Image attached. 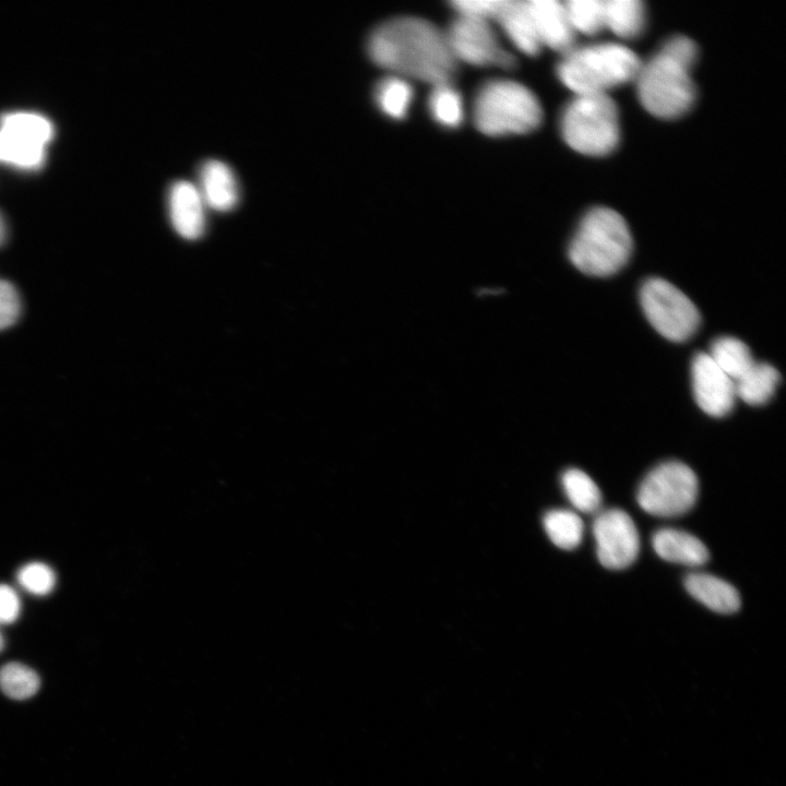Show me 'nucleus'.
<instances>
[{"mask_svg":"<svg viewBox=\"0 0 786 786\" xmlns=\"http://www.w3.org/2000/svg\"><path fill=\"white\" fill-rule=\"evenodd\" d=\"M372 61L382 68L433 86L451 83L457 61L445 34L419 17H396L379 25L368 39Z\"/></svg>","mask_w":786,"mask_h":786,"instance_id":"nucleus-1","label":"nucleus"},{"mask_svg":"<svg viewBox=\"0 0 786 786\" xmlns=\"http://www.w3.org/2000/svg\"><path fill=\"white\" fill-rule=\"evenodd\" d=\"M632 248L626 219L610 207L597 206L581 219L569 246V258L584 274L609 276L627 264Z\"/></svg>","mask_w":786,"mask_h":786,"instance_id":"nucleus-2","label":"nucleus"},{"mask_svg":"<svg viewBox=\"0 0 786 786\" xmlns=\"http://www.w3.org/2000/svg\"><path fill=\"white\" fill-rule=\"evenodd\" d=\"M642 61L630 48L600 43L572 48L557 67L558 79L575 95L607 94L634 81Z\"/></svg>","mask_w":786,"mask_h":786,"instance_id":"nucleus-3","label":"nucleus"},{"mask_svg":"<svg viewBox=\"0 0 786 786\" xmlns=\"http://www.w3.org/2000/svg\"><path fill=\"white\" fill-rule=\"evenodd\" d=\"M473 112L477 129L491 136L531 132L543 118L535 94L510 80H492L481 85L475 95Z\"/></svg>","mask_w":786,"mask_h":786,"instance_id":"nucleus-4","label":"nucleus"},{"mask_svg":"<svg viewBox=\"0 0 786 786\" xmlns=\"http://www.w3.org/2000/svg\"><path fill=\"white\" fill-rule=\"evenodd\" d=\"M691 70L692 66L662 47L641 64L634 80L641 105L660 119H676L687 114L696 98Z\"/></svg>","mask_w":786,"mask_h":786,"instance_id":"nucleus-5","label":"nucleus"},{"mask_svg":"<svg viewBox=\"0 0 786 786\" xmlns=\"http://www.w3.org/2000/svg\"><path fill=\"white\" fill-rule=\"evenodd\" d=\"M560 130L574 151L588 156L608 155L620 141L617 104L608 94L575 95L562 111Z\"/></svg>","mask_w":786,"mask_h":786,"instance_id":"nucleus-6","label":"nucleus"},{"mask_svg":"<svg viewBox=\"0 0 786 786\" xmlns=\"http://www.w3.org/2000/svg\"><path fill=\"white\" fill-rule=\"evenodd\" d=\"M698 496L695 473L682 462L667 461L652 468L642 479L636 500L651 515L676 517L690 511Z\"/></svg>","mask_w":786,"mask_h":786,"instance_id":"nucleus-7","label":"nucleus"},{"mask_svg":"<svg viewBox=\"0 0 786 786\" xmlns=\"http://www.w3.org/2000/svg\"><path fill=\"white\" fill-rule=\"evenodd\" d=\"M640 302L648 322L667 340L683 342L700 325V312L695 305L664 278L646 279L640 289Z\"/></svg>","mask_w":786,"mask_h":786,"instance_id":"nucleus-8","label":"nucleus"},{"mask_svg":"<svg viewBox=\"0 0 786 786\" xmlns=\"http://www.w3.org/2000/svg\"><path fill=\"white\" fill-rule=\"evenodd\" d=\"M445 37L456 61L505 69L515 64L514 57L501 47L488 21L457 14Z\"/></svg>","mask_w":786,"mask_h":786,"instance_id":"nucleus-9","label":"nucleus"},{"mask_svg":"<svg viewBox=\"0 0 786 786\" xmlns=\"http://www.w3.org/2000/svg\"><path fill=\"white\" fill-rule=\"evenodd\" d=\"M598 561L607 569L621 570L631 565L640 551L638 528L631 516L614 508L596 513L593 521Z\"/></svg>","mask_w":786,"mask_h":786,"instance_id":"nucleus-10","label":"nucleus"},{"mask_svg":"<svg viewBox=\"0 0 786 786\" xmlns=\"http://www.w3.org/2000/svg\"><path fill=\"white\" fill-rule=\"evenodd\" d=\"M691 378L693 396L704 413L723 417L731 412L737 400L735 383L707 353L693 357Z\"/></svg>","mask_w":786,"mask_h":786,"instance_id":"nucleus-11","label":"nucleus"},{"mask_svg":"<svg viewBox=\"0 0 786 786\" xmlns=\"http://www.w3.org/2000/svg\"><path fill=\"white\" fill-rule=\"evenodd\" d=\"M167 204L171 225L181 237L193 240L203 235L206 205L196 184L175 181L168 190Z\"/></svg>","mask_w":786,"mask_h":786,"instance_id":"nucleus-12","label":"nucleus"},{"mask_svg":"<svg viewBox=\"0 0 786 786\" xmlns=\"http://www.w3.org/2000/svg\"><path fill=\"white\" fill-rule=\"evenodd\" d=\"M527 4L541 47L547 46L564 53L574 48L575 32L563 2L528 0Z\"/></svg>","mask_w":786,"mask_h":786,"instance_id":"nucleus-13","label":"nucleus"},{"mask_svg":"<svg viewBox=\"0 0 786 786\" xmlns=\"http://www.w3.org/2000/svg\"><path fill=\"white\" fill-rule=\"evenodd\" d=\"M196 187L206 207L214 211H231L239 201V188L235 174L222 160L207 159L201 165Z\"/></svg>","mask_w":786,"mask_h":786,"instance_id":"nucleus-14","label":"nucleus"},{"mask_svg":"<svg viewBox=\"0 0 786 786\" xmlns=\"http://www.w3.org/2000/svg\"><path fill=\"white\" fill-rule=\"evenodd\" d=\"M652 546L662 559L687 567L703 565L710 558L702 540L682 529L665 527L656 531Z\"/></svg>","mask_w":786,"mask_h":786,"instance_id":"nucleus-15","label":"nucleus"},{"mask_svg":"<svg viewBox=\"0 0 786 786\" xmlns=\"http://www.w3.org/2000/svg\"><path fill=\"white\" fill-rule=\"evenodd\" d=\"M687 592L713 611L733 614L740 608L738 591L725 580L715 575L692 572L684 577Z\"/></svg>","mask_w":786,"mask_h":786,"instance_id":"nucleus-16","label":"nucleus"},{"mask_svg":"<svg viewBox=\"0 0 786 786\" xmlns=\"http://www.w3.org/2000/svg\"><path fill=\"white\" fill-rule=\"evenodd\" d=\"M496 21L520 51L528 56L539 53L541 44L527 1L504 0Z\"/></svg>","mask_w":786,"mask_h":786,"instance_id":"nucleus-17","label":"nucleus"},{"mask_svg":"<svg viewBox=\"0 0 786 786\" xmlns=\"http://www.w3.org/2000/svg\"><path fill=\"white\" fill-rule=\"evenodd\" d=\"M604 16L605 28L624 39L640 36L646 24V9L640 0H604Z\"/></svg>","mask_w":786,"mask_h":786,"instance_id":"nucleus-18","label":"nucleus"},{"mask_svg":"<svg viewBox=\"0 0 786 786\" xmlns=\"http://www.w3.org/2000/svg\"><path fill=\"white\" fill-rule=\"evenodd\" d=\"M779 372L767 362L754 364L735 383L737 398L749 405H762L775 393Z\"/></svg>","mask_w":786,"mask_h":786,"instance_id":"nucleus-19","label":"nucleus"},{"mask_svg":"<svg viewBox=\"0 0 786 786\" xmlns=\"http://www.w3.org/2000/svg\"><path fill=\"white\" fill-rule=\"evenodd\" d=\"M707 354L734 382L755 361L749 347L734 336L717 337Z\"/></svg>","mask_w":786,"mask_h":786,"instance_id":"nucleus-20","label":"nucleus"},{"mask_svg":"<svg viewBox=\"0 0 786 786\" xmlns=\"http://www.w3.org/2000/svg\"><path fill=\"white\" fill-rule=\"evenodd\" d=\"M0 129L44 146L53 136L51 121L40 114L31 111H10L1 115Z\"/></svg>","mask_w":786,"mask_h":786,"instance_id":"nucleus-21","label":"nucleus"},{"mask_svg":"<svg viewBox=\"0 0 786 786\" xmlns=\"http://www.w3.org/2000/svg\"><path fill=\"white\" fill-rule=\"evenodd\" d=\"M561 483L570 503L580 512L600 511L602 492L595 481L579 468H569L561 476Z\"/></svg>","mask_w":786,"mask_h":786,"instance_id":"nucleus-22","label":"nucleus"},{"mask_svg":"<svg viewBox=\"0 0 786 786\" xmlns=\"http://www.w3.org/2000/svg\"><path fill=\"white\" fill-rule=\"evenodd\" d=\"M543 523L548 537L557 547L571 550L581 544L584 525L575 512L550 510L545 514Z\"/></svg>","mask_w":786,"mask_h":786,"instance_id":"nucleus-23","label":"nucleus"},{"mask_svg":"<svg viewBox=\"0 0 786 786\" xmlns=\"http://www.w3.org/2000/svg\"><path fill=\"white\" fill-rule=\"evenodd\" d=\"M414 97L412 85L401 76L380 81L374 90V100L380 110L393 119H403Z\"/></svg>","mask_w":786,"mask_h":786,"instance_id":"nucleus-24","label":"nucleus"},{"mask_svg":"<svg viewBox=\"0 0 786 786\" xmlns=\"http://www.w3.org/2000/svg\"><path fill=\"white\" fill-rule=\"evenodd\" d=\"M46 157V146L39 145L0 129V162L21 169L39 168Z\"/></svg>","mask_w":786,"mask_h":786,"instance_id":"nucleus-25","label":"nucleus"},{"mask_svg":"<svg viewBox=\"0 0 786 786\" xmlns=\"http://www.w3.org/2000/svg\"><path fill=\"white\" fill-rule=\"evenodd\" d=\"M428 109L434 121L445 128H456L463 121V100L451 83L433 86L428 98Z\"/></svg>","mask_w":786,"mask_h":786,"instance_id":"nucleus-26","label":"nucleus"},{"mask_svg":"<svg viewBox=\"0 0 786 786\" xmlns=\"http://www.w3.org/2000/svg\"><path fill=\"white\" fill-rule=\"evenodd\" d=\"M40 681L29 667L12 662L0 668V689L11 699L24 700L34 695Z\"/></svg>","mask_w":786,"mask_h":786,"instance_id":"nucleus-27","label":"nucleus"},{"mask_svg":"<svg viewBox=\"0 0 786 786\" xmlns=\"http://www.w3.org/2000/svg\"><path fill=\"white\" fill-rule=\"evenodd\" d=\"M563 3L575 33L596 35L605 28L604 0H570Z\"/></svg>","mask_w":786,"mask_h":786,"instance_id":"nucleus-28","label":"nucleus"},{"mask_svg":"<svg viewBox=\"0 0 786 786\" xmlns=\"http://www.w3.org/2000/svg\"><path fill=\"white\" fill-rule=\"evenodd\" d=\"M17 580L29 593L46 595L53 588L55 573L45 563L31 562L19 571Z\"/></svg>","mask_w":786,"mask_h":786,"instance_id":"nucleus-29","label":"nucleus"},{"mask_svg":"<svg viewBox=\"0 0 786 786\" xmlns=\"http://www.w3.org/2000/svg\"><path fill=\"white\" fill-rule=\"evenodd\" d=\"M21 299L16 288L0 279V331L13 325L21 314Z\"/></svg>","mask_w":786,"mask_h":786,"instance_id":"nucleus-30","label":"nucleus"},{"mask_svg":"<svg viewBox=\"0 0 786 786\" xmlns=\"http://www.w3.org/2000/svg\"><path fill=\"white\" fill-rule=\"evenodd\" d=\"M504 0H458L453 1L452 8L458 15L471 16L488 21L497 19Z\"/></svg>","mask_w":786,"mask_h":786,"instance_id":"nucleus-31","label":"nucleus"},{"mask_svg":"<svg viewBox=\"0 0 786 786\" xmlns=\"http://www.w3.org/2000/svg\"><path fill=\"white\" fill-rule=\"evenodd\" d=\"M20 614V599L15 591L5 584H0V623L15 621Z\"/></svg>","mask_w":786,"mask_h":786,"instance_id":"nucleus-32","label":"nucleus"},{"mask_svg":"<svg viewBox=\"0 0 786 786\" xmlns=\"http://www.w3.org/2000/svg\"><path fill=\"white\" fill-rule=\"evenodd\" d=\"M7 237V228L3 217L0 214V246L4 242Z\"/></svg>","mask_w":786,"mask_h":786,"instance_id":"nucleus-33","label":"nucleus"},{"mask_svg":"<svg viewBox=\"0 0 786 786\" xmlns=\"http://www.w3.org/2000/svg\"><path fill=\"white\" fill-rule=\"evenodd\" d=\"M3 646H4V641H3V638H2V635H1V633H0V652L2 651Z\"/></svg>","mask_w":786,"mask_h":786,"instance_id":"nucleus-34","label":"nucleus"}]
</instances>
